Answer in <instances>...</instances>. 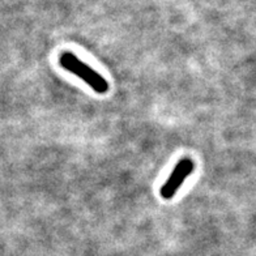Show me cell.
Masks as SVG:
<instances>
[{
  "instance_id": "obj_1",
  "label": "cell",
  "mask_w": 256,
  "mask_h": 256,
  "mask_svg": "<svg viewBox=\"0 0 256 256\" xmlns=\"http://www.w3.org/2000/svg\"><path fill=\"white\" fill-rule=\"evenodd\" d=\"M59 63L64 70H67L68 72L74 74V76L80 78L81 80H84L86 84L90 86L96 93L100 94H104L108 92V82L104 76L96 72L93 68H90L88 64H85L84 62L80 60L76 55L72 52H63L59 56Z\"/></svg>"
},
{
  "instance_id": "obj_2",
  "label": "cell",
  "mask_w": 256,
  "mask_h": 256,
  "mask_svg": "<svg viewBox=\"0 0 256 256\" xmlns=\"http://www.w3.org/2000/svg\"><path fill=\"white\" fill-rule=\"evenodd\" d=\"M194 168H195V164H194V161L191 158L180 160L176 164V168H174V170L172 172L168 180L161 187L160 194H161L162 198L165 200H170L172 198H174V195L180 188L182 183L191 176Z\"/></svg>"
}]
</instances>
